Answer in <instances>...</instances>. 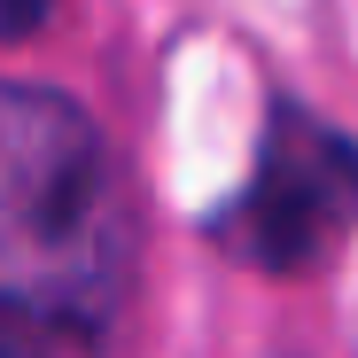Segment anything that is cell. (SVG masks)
<instances>
[{
  "instance_id": "3957f363",
  "label": "cell",
  "mask_w": 358,
  "mask_h": 358,
  "mask_svg": "<svg viewBox=\"0 0 358 358\" xmlns=\"http://www.w3.org/2000/svg\"><path fill=\"white\" fill-rule=\"evenodd\" d=\"M47 8H55V0H0V47L31 39V31L47 24Z\"/></svg>"
},
{
  "instance_id": "6da1fadb",
  "label": "cell",
  "mask_w": 358,
  "mask_h": 358,
  "mask_svg": "<svg viewBox=\"0 0 358 358\" xmlns=\"http://www.w3.org/2000/svg\"><path fill=\"white\" fill-rule=\"evenodd\" d=\"M141 257L133 187L86 101L0 78V335L101 343Z\"/></svg>"
},
{
  "instance_id": "7a4b0ae2",
  "label": "cell",
  "mask_w": 358,
  "mask_h": 358,
  "mask_svg": "<svg viewBox=\"0 0 358 358\" xmlns=\"http://www.w3.org/2000/svg\"><path fill=\"white\" fill-rule=\"evenodd\" d=\"M203 234L218 257L273 280L335 265L343 242L358 234V133H343L312 101L280 94L265 109L250 179L210 210Z\"/></svg>"
},
{
  "instance_id": "277c9868",
  "label": "cell",
  "mask_w": 358,
  "mask_h": 358,
  "mask_svg": "<svg viewBox=\"0 0 358 358\" xmlns=\"http://www.w3.org/2000/svg\"><path fill=\"white\" fill-rule=\"evenodd\" d=\"M0 358H31V343H16V335H0Z\"/></svg>"
}]
</instances>
